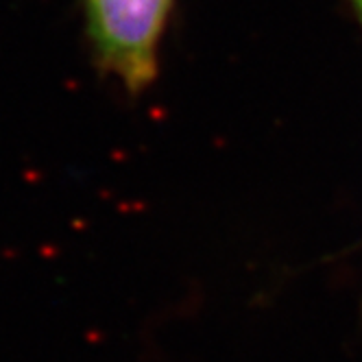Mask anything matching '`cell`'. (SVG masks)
Instances as JSON below:
<instances>
[{
    "label": "cell",
    "instance_id": "cell-2",
    "mask_svg": "<svg viewBox=\"0 0 362 362\" xmlns=\"http://www.w3.org/2000/svg\"><path fill=\"white\" fill-rule=\"evenodd\" d=\"M349 5H351V11L360 24V29H362V0H349Z\"/></svg>",
    "mask_w": 362,
    "mask_h": 362
},
{
    "label": "cell",
    "instance_id": "cell-1",
    "mask_svg": "<svg viewBox=\"0 0 362 362\" xmlns=\"http://www.w3.org/2000/svg\"><path fill=\"white\" fill-rule=\"evenodd\" d=\"M175 0H83L96 64L132 94L158 76V55Z\"/></svg>",
    "mask_w": 362,
    "mask_h": 362
}]
</instances>
